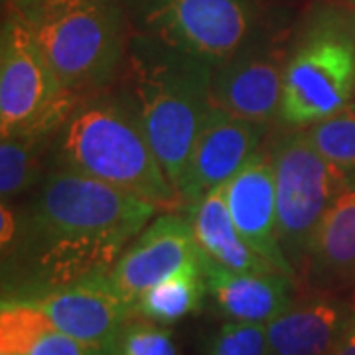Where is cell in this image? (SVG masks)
<instances>
[{"label":"cell","instance_id":"cell-1","mask_svg":"<svg viewBox=\"0 0 355 355\" xmlns=\"http://www.w3.org/2000/svg\"><path fill=\"white\" fill-rule=\"evenodd\" d=\"M158 211L130 191L55 168L20 214L18 237L2 257L14 291L4 298H32L109 275Z\"/></svg>","mask_w":355,"mask_h":355},{"label":"cell","instance_id":"cell-2","mask_svg":"<svg viewBox=\"0 0 355 355\" xmlns=\"http://www.w3.org/2000/svg\"><path fill=\"white\" fill-rule=\"evenodd\" d=\"M53 154L58 168L130 191L162 214L184 209L125 89H105L79 99L53 139Z\"/></svg>","mask_w":355,"mask_h":355},{"label":"cell","instance_id":"cell-3","mask_svg":"<svg viewBox=\"0 0 355 355\" xmlns=\"http://www.w3.org/2000/svg\"><path fill=\"white\" fill-rule=\"evenodd\" d=\"M211 79L214 65L153 38L139 40L127 55L123 89L137 105L148 142L176 191L214 109Z\"/></svg>","mask_w":355,"mask_h":355},{"label":"cell","instance_id":"cell-4","mask_svg":"<svg viewBox=\"0 0 355 355\" xmlns=\"http://www.w3.org/2000/svg\"><path fill=\"white\" fill-rule=\"evenodd\" d=\"M20 16L79 99L109 89L127 60L125 18L116 0H46Z\"/></svg>","mask_w":355,"mask_h":355},{"label":"cell","instance_id":"cell-5","mask_svg":"<svg viewBox=\"0 0 355 355\" xmlns=\"http://www.w3.org/2000/svg\"><path fill=\"white\" fill-rule=\"evenodd\" d=\"M79 103L62 83L30 26L8 12L0 34V132L2 137L55 139Z\"/></svg>","mask_w":355,"mask_h":355},{"label":"cell","instance_id":"cell-6","mask_svg":"<svg viewBox=\"0 0 355 355\" xmlns=\"http://www.w3.org/2000/svg\"><path fill=\"white\" fill-rule=\"evenodd\" d=\"M355 101V40L338 22L312 26L284 69L279 119L291 128L318 125Z\"/></svg>","mask_w":355,"mask_h":355},{"label":"cell","instance_id":"cell-7","mask_svg":"<svg viewBox=\"0 0 355 355\" xmlns=\"http://www.w3.org/2000/svg\"><path fill=\"white\" fill-rule=\"evenodd\" d=\"M270 160L277 184L280 249L298 277L304 272L308 247L320 219L347 182L312 146L304 128H294L280 137L272 146Z\"/></svg>","mask_w":355,"mask_h":355},{"label":"cell","instance_id":"cell-8","mask_svg":"<svg viewBox=\"0 0 355 355\" xmlns=\"http://www.w3.org/2000/svg\"><path fill=\"white\" fill-rule=\"evenodd\" d=\"M148 38L172 50L221 65L251 42L254 0H139Z\"/></svg>","mask_w":355,"mask_h":355},{"label":"cell","instance_id":"cell-9","mask_svg":"<svg viewBox=\"0 0 355 355\" xmlns=\"http://www.w3.org/2000/svg\"><path fill=\"white\" fill-rule=\"evenodd\" d=\"M202 259L188 217L166 211L140 231L111 268L109 280L128 304L137 308L144 292L188 266L202 265Z\"/></svg>","mask_w":355,"mask_h":355},{"label":"cell","instance_id":"cell-10","mask_svg":"<svg viewBox=\"0 0 355 355\" xmlns=\"http://www.w3.org/2000/svg\"><path fill=\"white\" fill-rule=\"evenodd\" d=\"M286 62L277 46L249 42L214 67L211 105L249 123L272 125L280 113Z\"/></svg>","mask_w":355,"mask_h":355},{"label":"cell","instance_id":"cell-11","mask_svg":"<svg viewBox=\"0 0 355 355\" xmlns=\"http://www.w3.org/2000/svg\"><path fill=\"white\" fill-rule=\"evenodd\" d=\"M24 300L38 306L55 330L109 349H113L135 314V306L116 292L109 275L79 280Z\"/></svg>","mask_w":355,"mask_h":355},{"label":"cell","instance_id":"cell-12","mask_svg":"<svg viewBox=\"0 0 355 355\" xmlns=\"http://www.w3.org/2000/svg\"><path fill=\"white\" fill-rule=\"evenodd\" d=\"M266 127L249 123L214 107L193 142L178 193L188 209L207 191L225 186L254 154Z\"/></svg>","mask_w":355,"mask_h":355},{"label":"cell","instance_id":"cell-13","mask_svg":"<svg viewBox=\"0 0 355 355\" xmlns=\"http://www.w3.org/2000/svg\"><path fill=\"white\" fill-rule=\"evenodd\" d=\"M225 202L245 241L279 272L296 279V270L279 243L277 184L270 153H257L229 180Z\"/></svg>","mask_w":355,"mask_h":355},{"label":"cell","instance_id":"cell-14","mask_svg":"<svg viewBox=\"0 0 355 355\" xmlns=\"http://www.w3.org/2000/svg\"><path fill=\"white\" fill-rule=\"evenodd\" d=\"M355 324V308L328 294L292 300L265 326L268 355H330Z\"/></svg>","mask_w":355,"mask_h":355},{"label":"cell","instance_id":"cell-15","mask_svg":"<svg viewBox=\"0 0 355 355\" xmlns=\"http://www.w3.org/2000/svg\"><path fill=\"white\" fill-rule=\"evenodd\" d=\"M203 253V251H202ZM203 279L217 312L231 322L266 326L294 300V280L280 272L231 270L203 254Z\"/></svg>","mask_w":355,"mask_h":355},{"label":"cell","instance_id":"cell-16","mask_svg":"<svg viewBox=\"0 0 355 355\" xmlns=\"http://www.w3.org/2000/svg\"><path fill=\"white\" fill-rule=\"evenodd\" d=\"M304 275L318 288L355 282V186H345L320 219L308 247Z\"/></svg>","mask_w":355,"mask_h":355},{"label":"cell","instance_id":"cell-17","mask_svg":"<svg viewBox=\"0 0 355 355\" xmlns=\"http://www.w3.org/2000/svg\"><path fill=\"white\" fill-rule=\"evenodd\" d=\"M188 211L193 237L207 259L231 270L279 272L270 263L245 241L225 202V186L207 191L202 200L191 203ZM282 275V272H280Z\"/></svg>","mask_w":355,"mask_h":355},{"label":"cell","instance_id":"cell-18","mask_svg":"<svg viewBox=\"0 0 355 355\" xmlns=\"http://www.w3.org/2000/svg\"><path fill=\"white\" fill-rule=\"evenodd\" d=\"M205 296L207 286L203 268L202 265H193L144 292L137 302L135 312L148 322L168 326L198 312Z\"/></svg>","mask_w":355,"mask_h":355},{"label":"cell","instance_id":"cell-19","mask_svg":"<svg viewBox=\"0 0 355 355\" xmlns=\"http://www.w3.org/2000/svg\"><path fill=\"white\" fill-rule=\"evenodd\" d=\"M53 139L36 137H2L0 142V196L10 202L30 190L40 178L44 154Z\"/></svg>","mask_w":355,"mask_h":355},{"label":"cell","instance_id":"cell-20","mask_svg":"<svg viewBox=\"0 0 355 355\" xmlns=\"http://www.w3.org/2000/svg\"><path fill=\"white\" fill-rule=\"evenodd\" d=\"M312 146L355 186V101L330 119L304 128Z\"/></svg>","mask_w":355,"mask_h":355},{"label":"cell","instance_id":"cell-21","mask_svg":"<svg viewBox=\"0 0 355 355\" xmlns=\"http://www.w3.org/2000/svg\"><path fill=\"white\" fill-rule=\"evenodd\" d=\"M55 330L38 306L24 298H4L0 312V354L28 355L32 347Z\"/></svg>","mask_w":355,"mask_h":355},{"label":"cell","instance_id":"cell-22","mask_svg":"<svg viewBox=\"0 0 355 355\" xmlns=\"http://www.w3.org/2000/svg\"><path fill=\"white\" fill-rule=\"evenodd\" d=\"M203 355H268L265 326L225 320L209 338Z\"/></svg>","mask_w":355,"mask_h":355},{"label":"cell","instance_id":"cell-23","mask_svg":"<svg viewBox=\"0 0 355 355\" xmlns=\"http://www.w3.org/2000/svg\"><path fill=\"white\" fill-rule=\"evenodd\" d=\"M114 355H178L172 331L148 320L128 322L113 347Z\"/></svg>","mask_w":355,"mask_h":355},{"label":"cell","instance_id":"cell-24","mask_svg":"<svg viewBox=\"0 0 355 355\" xmlns=\"http://www.w3.org/2000/svg\"><path fill=\"white\" fill-rule=\"evenodd\" d=\"M28 355H114L109 347H99L76 340L64 331L51 330L40 340Z\"/></svg>","mask_w":355,"mask_h":355},{"label":"cell","instance_id":"cell-25","mask_svg":"<svg viewBox=\"0 0 355 355\" xmlns=\"http://www.w3.org/2000/svg\"><path fill=\"white\" fill-rule=\"evenodd\" d=\"M20 229V216L8 205V202H2L0 207V245H2V257L12 249L14 241L18 237Z\"/></svg>","mask_w":355,"mask_h":355},{"label":"cell","instance_id":"cell-26","mask_svg":"<svg viewBox=\"0 0 355 355\" xmlns=\"http://www.w3.org/2000/svg\"><path fill=\"white\" fill-rule=\"evenodd\" d=\"M330 355H355V324L343 334V338Z\"/></svg>","mask_w":355,"mask_h":355},{"label":"cell","instance_id":"cell-27","mask_svg":"<svg viewBox=\"0 0 355 355\" xmlns=\"http://www.w3.org/2000/svg\"><path fill=\"white\" fill-rule=\"evenodd\" d=\"M42 2H46V0H2L4 8H6L8 12H14V14L30 12L32 8L40 6Z\"/></svg>","mask_w":355,"mask_h":355},{"label":"cell","instance_id":"cell-28","mask_svg":"<svg viewBox=\"0 0 355 355\" xmlns=\"http://www.w3.org/2000/svg\"><path fill=\"white\" fill-rule=\"evenodd\" d=\"M349 32H352V36L355 40V12H354V18H352V28H349Z\"/></svg>","mask_w":355,"mask_h":355},{"label":"cell","instance_id":"cell-29","mask_svg":"<svg viewBox=\"0 0 355 355\" xmlns=\"http://www.w3.org/2000/svg\"><path fill=\"white\" fill-rule=\"evenodd\" d=\"M0 355H18V354H0Z\"/></svg>","mask_w":355,"mask_h":355},{"label":"cell","instance_id":"cell-30","mask_svg":"<svg viewBox=\"0 0 355 355\" xmlns=\"http://www.w3.org/2000/svg\"><path fill=\"white\" fill-rule=\"evenodd\" d=\"M347 2H352V4H355V0H347Z\"/></svg>","mask_w":355,"mask_h":355},{"label":"cell","instance_id":"cell-31","mask_svg":"<svg viewBox=\"0 0 355 355\" xmlns=\"http://www.w3.org/2000/svg\"><path fill=\"white\" fill-rule=\"evenodd\" d=\"M352 306H354V308H355V302H354V304H352Z\"/></svg>","mask_w":355,"mask_h":355}]
</instances>
